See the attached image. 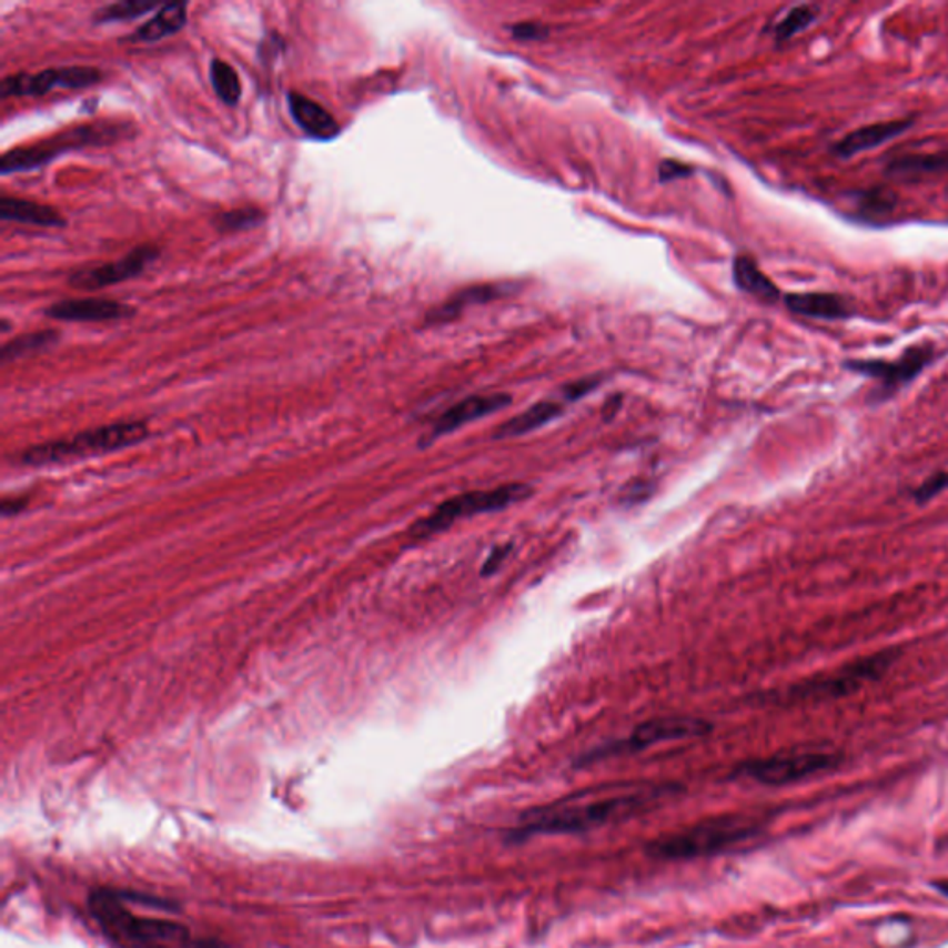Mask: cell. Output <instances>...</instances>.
<instances>
[{
    "instance_id": "d6a6232c",
    "label": "cell",
    "mask_w": 948,
    "mask_h": 948,
    "mask_svg": "<svg viewBox=\"0 0 948 948\" xmlns=\"http://www.w3.org/2000/svg\"><path fill=\"white\" fill-rule=\"evenodd\" d=\"M693 169L687 168L684 163L678 162H664L662 163V168H659V179L664 180H673L680 179V177H687V174H692Z\"/></svg>"
},
{
    "instance_id": "e575fe53",
    "label": "cell",
    "mask_w": 948,
    "mask_h": 948,
    "mask_svg": "<svg viewBox=\"0 0 948 948\" xmlns=\"http://www.w3.org/2000/svg\"><path fill=\"white\" fill-rule=\"evenodd\" d=\"M937 891L948 897V881H936Z\"/></svg>"
},
{
    "instance_id": "9a60e30c",
    "label": "cell",
    "mask_w": 948,
    "mask_h": 948,
    "mask_svg": "<svg viewBox=\"0 0 948 948\" xmlns=\"http://www.w3.org/2000/svg\"><path fill=\"white\" fill-rule=\"evenodd\" d=\"M914 119H898V121H884V123L867 124L856 129L843 140L831 145V154L837 158H853L859 152L870 151L876 147L884 145L887 141L902 135L906 130L914 127Z\"/></svg>"
},
{
    "instance_id": "3957f363",
    "label": "cell",
    "mask_w": 948,
    "mask_h": 948,
    "mask_svg": "<svg viewBox=\"0 0 948 948\" xmlns=\"http://www.w3.org/2000/svg\"><path fill=\"white\" fill-rule=\"evenodd\" d=\"M900 658V648H886L865 658L843 665L830 675L815 676L787 687L776 700L784 704L811 703V700H836L861 692L865 686L878 682L889 673Z\"/></svg>"
},
{
    "instance_id": "83f0119b",
    "label": "cell",
    "mask_w": 948,
    "mask_h": 948,
    "mask_svg": "<svg viewBox=\"0 0 948 948\" xmlns=\"http://www.w3.org/2000/svg\"><path fill=\"white\" fill-rule=\"evenodd\" d=\"M263 219L265 213L260 212L258 208H240V210L219 213L218 218L213 219V224L221 234H229V232H240V230L258 226Z\"/></svg>"
},
{
    "instance_id": "ffe728a7",
    "label": "cell",
    "mask_w": 948,
    "mask_h": 948,
    "mask_svg": "<svg viewBox=\"0 0 948 948\" xmlns=\"http://www.w3.org/2000/svg\"><path fill=\"white\" fill-rule=\"evenodd\" d=\"M188 23V4H168L160 8V12L141 24L135 34L130 36L132 43H157V41L177 34Z\"/></svg>"
},
{
    "instance_id": "6da1fadb",
    "label": "cell",
    "mask_w": 948,
    "mask_h": 948,
    "mask_svg": "<svg viewBox=\"0 0 948 948\" xmlns=\"http://www.w3.org/2000/svg\"><path fill=\"white\" fill-rule=\"evenodd\" d=\"M673 786H617L584 791L576 797L526 811L517 834H575L617 825L658 806L675 795Z\"/></svg>"
},
{
    "instance_id": "f546056e",
    "label": "cell",
    "mask_w": 948,
    "mask_h": 948,
    "mask_svg": "<svg viewBox=\"0 0 948 948\" xmlns=\"http://www.w3.org/2000/svg\"><path fill=\"white\" fill-rule=\"evenodd\" d=\"M512 548H514L512 543H504V545H497V547L493 548L492 554L487 556L486 564L482 565V576L495 575L503 567Z\"/></svg>"
},
{
    "instance_id": "ba28073f",
    "label": "cell",
    "mask_w": 948,
    "mask_h": 948,
    "mask_svg": "<svg viewBox=\"0 0 948 948\" xmlns=\"http://www.w3.org/2000/svg\"><path fill=\"white\" fill-rule=\"evenodd\" d=\"M939 357L934 343L911 345L897 360H847L843 367L850 373L864 374L867 379L878 382V390L873 393L875 401H887L904 385L911 384L925 373L926 367Z\"/></svg>"
},
{
    "instance_id": "4316f807",
    "label": "cell",
    "mask_w": 948,
    "mask_h": 948,
    "mask_svg": "<svg viewBox=\"0 0 948 948\" xmlns=\"http://www.w3.org/2000/svg\"><path fill=\"white\" fill-rule=\"evenodd\" d=\"M154 8H158V4L147 2V0H121V2H113V4L99 8L93 19H95V23L101 24L121 23V21H130V19L145 16V13L152 12Z\"/></svg>"
},
{
    "instance_id": "603a6c76",
    "label": "cell",
    "mask_w": 948,
    "mask_h": 948,
    "mask_svg": "<svg viewBox=\"0 0 948 948\" xmlns=\"http://www.w3.org/2000/svg\"><path fill=\"white\" fill-rule=\"evenodd\" d=\"M58 340H60V334L57 330H40V332H32V334L19 335L16 340L8 341L2 345L0 360L2 363H7L10 360H16V357L29 356L32 352L49 349V346L58 343Z\"/></svg>"
},
{
    "instance_id": "4dcf8cb0",
    "label": "cell",
    "mask_w": 948,
    "mask_h": 948,
    "mask_svg": "<svg viewBox=\"0 0 948 948\" xmlns=\"http://www.w3.org/2000/svg\"><path fill=\"white\" fill-rule=\"evenodd\" d=\"M512 34H514L517 40H542V38L547 36V29L542 27V24L521 23L512 27Z\"/></svg>"
},
{
    "instance_id": "7402d4cb",
    "label": "cell",
    "mask_w": 948,
    "mask_h": 948,
    "mask_svg": "<svg viewBox=\"0 0 948 948\" xmlns=\"http://www.w3.org/2000/svg\"><path fill=\"white\" fill-rule=\"evenodd\" d=\"M734 280L739 290L759 301L776 302L780 299V290L770 282L769 276L762 273L758 263L750 256H737L734 260Z\"/></svg>"
},
{
    "instance_id": "1f68e13d",
    "label": "cell",
    "mask_w": 948,
    "mask_h": 948,
    "mask_svg": "<svg viewBox=\"0 0 948 948\" xmlns=\"http://www.w3.org/2000/svg\"><path fill=\"white\" fill-rule=\"evenodd\" d=\"M598 382H601V380L595 376V379H584L581 380V382L567 385V387H565V396H567L569 401H576V399H581V396L587 395L589 391L595 390Z\"/></svg>"
},
{
    "instance_id": "d6986e66",
    "label": "cell",
    "mask_w": 948,
    "mask_h": 948,
    "mask_svg": "<svg viewBox=\"0 0 948 948\" xmlns=\"http://www.w3.org/2000/svg\"><path fill=\"white\" fill-rule=\"evenodd\" d=\"M948 171V151L930 154H904L886 163L884 173L897 180H919Z\"/></svg>"
},
{
    "instance_id": "30bf717a",
    "label": "cell",
    "mask_w": 948,
    "mask_h": 948,
    "mask_svg": "<svg viewBox=\"0 0 948 948\" xmlns=\"http://www.w3.org/2000/svg\"><path fill=\"white\" fill-rule=\"evenodd\" d=\"M101 79L102 73L99 69L73 65V68L47 69V71L36 74H10L2 80L0 90H2V99H8V97H38L46 95L54 88L84 90V88L101 82Z\"/></svg>"
},
{
    "instance_id": "8fae6325",
    "label": "cell",
    "mask_w": 948,
    "mask_h": 948,
    "mask_svg": "<svg viewBox=\"0 0 948 948\" xmlns=\"http://www.w3.org/2000/svg\"><path fill=\"white\" fill-rule=\"evenodd\" d=\"M160 256V249L154 245L135 246L127 256L115 262L102 263L95 268H84L69 274V285L74 290L97 291L108 285L121 284L124 280L134 279L145 271L149 263Z\"/></svg>"
},
{
    "instance_id": "484cf974",
    "label": "cell",
    "mask_w": 948,
    "mask_h": 948,
    "mask_svg": "<svg viewBox=\"0 0 948 948\" xmlns=\"http://www.w3.org/2000/svg\"><path fill=\"white\" fill-rule=\"evenodd\" d=\"M819 18V7H815V4H800V7H795L789 10V12L784 16V18L776 23L775 27V40L778 43L781 41L791 40L795 36L800 34L804 30L811 27V24L817 21Z\"/></svg>"
},
{
    "instance_id": "277c9868",
    "label": "cell",
    "mask_w": 948,
    "mask_h": 948,
    "mask_svg": "<svg viewBox=\"0 0 948 948\" xmlns=\"http://www.w3.org/2000/svg\"><path fill=\"white\" fill-rule=\"evenodd\" d=\"M758 831V823L743 815H723L698 825L659 837L648 845V854L664 859H687L719 853L723 848L745 841Z\"/></svg>"
},
{
    "instance_id": "52a82bcc",
    "label": "cell",
    "mask_w": 948,
    "mask_h": 948,
    "mask_svg": "<svg viewBox=\"0 0 948 948\" xmlns=\"http://www.w3.org/2000/svg\"><path fill=\"white\" fill-rule=\"evenodd\" d=\"M119 135H121V124H82L62 134L52 135L49 140L40 141L36 145L18 147L4 152L0 158V174L32 171L51 162L63 152L73 151L79 147L107 145L118 140Z\"/></svg>"
},
{
    "instance_id": "5bb4252c",
    "label": "cell",
    "mask_w": 948,
    "mask_h": 948,
    "mask_svg": "<svg viewBox=\"0 0 948 948\" xmlns=\"http://www.w3.org/2000/svg\"><path fill=\"white\" fill-rule=\"evenodd\" d=\"M512 404V396L506 393H492V395H473L463 399L454 406L448 407L437 421L430 434V440H437L441 435L451 434L463 424L473 423L476 418L487 417L492 413L504 410Z\"/></svg>"
},
{
    "instance_id": "5b68a950",
    "label": "cell",
    "mask_w": 948,
    "mask_h": 948,
    "mask_svg": "<svg viewBox=\"0 0 948 948\" xmlns=\"http://www.w3.org/2000/svg\"><path fill=\"white\" fill-rule=\"evenodd\" d=\"M149 430L141 421H129V423L108 424L101 428L88 430L82 434L73 435L69 440L52 441L43 445L32 446L23 454V462L29 465H49V463H62L68 460L93 456L102 452L119 451L124 446L134 445L145 440Z\"/></svg>"
},
{
    "instance_id": "7a4b0ae2",
    "label": "cell",
    "mask_w": 948,
    "mask_h": 948,
    "mask_svg": "<svg viewBox=\"0 0 948 948\" xmlns=\"http://www.w3.org/2000/svg\"><path fill=\"white\" fill-rule=\"evenodd\" d=\"M90 909L108 936L130 948H169L188 937L179 922L132 914L123 895L110 889L93 892Z\"/></svg>"
},
{
    "instance_id": "4fadbf2b",
    "label": "cell",
    "mask_w": 948,
    "mask_h": 948,
    "mask_svg": "<svg viewBox=\"0 0 948 948\" xmlns=\"http://www.w3.org/2000/svg\"><path fill=\"white\" fill-rule=\"evenodd\" d=\"M134 310L121 302L108 299H68L47 307V317L74 323H108L119 319L132 317Z\"/></svg>"
},
{
    "instance_id": "836d02e7",
    "label": "cell",
    "mask_w": 948,
    "mask_h": 948,
    "mask_svg": "<svg viewBox=\"0 0 948 948\" xmlns=\"http://www.w3.org/2000/svg\"><path fill=\"white\" fill-rule=\"evenodd\" d=\"M621 406V396H612L608 402H606V406H604V417L606 421L614 417L615 413L619 412Z\"/></svg>"
},
{
    "instance_id": "8992f818",
    "label": "cell",
    "mask_w": 948,
    "mask_h": 948,
    "mask_svg": "<svg viewBox=\"0 0 948 948\" xmlns=\"http://www.w3.org/2000/svg\"><path fill=\"white\" fill-rule=\"evenodd\" d=\"M532 487L528 484H504L493 490H478V492L463 493L457 497L448 498L440 504L437 508L413 525V537H428L451 528L454 523L462 520H471L474 515L492 514L501 510L510 508L514 504L523 503L531 497Z\"/></svg>"
},
{
    "instance_id": "e0dca14e",
    "label": "cell",
    "mask_w": 948,
    "mask_h": 948,
    "mask_svg": "<svg viewBox=\"0 0 948 948\" xmlns=\"http://www.w3.org/2000/svg\"><path fill=\"white\" fill-rule=\"evenodd\" d=\"M786 306L797 315L823 321H843L856 313L853 304L836 293H791L786 296Z\"/></svg>"
},
{
    "instance_id": "cb8c5ba5",
    "label": "cell",
    "mask_w": 948,
    "mask_h": 948,
    "mask_svg": "<svg viewBox=\"0 0 948 948\" xmlns=\"http://www.w3.org/2000/svg\"><path fill=\"white\" fill-rule=\"evenodd\" d=\"M498 293H501V290H498L497 285L471 288V290L463 291L462 295L454 296L451 301L445 302L443 306H440L437 310H434V312L428 313L426 323H443V321H451V319L460 315V312H462L465 304H471V302L492 301V299H497Z\"/></svg>"
},
{
    "instance_id": "7c38bea8",
    "label": "cell",
    "mask_w": 948,
    "mask_h": 948,
    "mask_svg": "<svg viewBox=\"0 0 948 948\" xmlns=\"http://www.w3.org/2000/svg\"><path fill=\"white\" fill-rule=\"evenodd\" d=\"M709 730H712V725L708 720L697 719V717H664V719L647 720V723L637 726L631 739L621 743L617 747L637 750V748H647L651 745H656V743L706 736Z\"/></svg>"
},
{
    "instance_id": "ac0fdd59",
    "label": "cell",
    "mask_w": 948,
    "mask_h": 948,
    "mask_svg": "<svg viewBox=\"0 0 948 948\" xmlns=\"http://www.w3.org/2000/svg\"><path fill=\"white\" fill-rule=\"evenodd\" d=\"M0 219L13 223L34 224L43 229H60L65 226L62 213L52 206H43L34 201L4 195L0 199Z\"/></svg>"
},
{
    "instance_id": "2e32d148",
    "label": "cell",
    "mask_w": 948,
    "mask_h": 948,
    "mask_svg": "<svg viewBox=\"0 0 948 948\" xmlns=\"http://www.w3.org/2000/svg\"><path fill=\"white\" fill-rule=\"evenodd\" d=\"M288 107H290L295 123L315 140L330 141L340 134V123L319 102L312 101V99H307L296 91H291L288 95Z\"/></svg>"
},
{
    "instance_id": "44dd1931",
    "label": "cell",
    "mask_w": 948,
    "mask_h": 948,
    "mask_svg": "<svg viewBox=\"0 0 948 948\" xmlns=\"http://www.w3.org/2000/svg\"><path fill=\"white\" fill-rule=\"evenodd\" d=\"M562 412H564V407L559 406L558 402H537L526 412L520 413L517 417L510 418L506 423L501 424L495 432V437L506 440V437H520V435L528 434L532 430L542 428L545 424L559 417Z\"/></svg>"
},
{
    "instance_id": "9c48e42d",
    "label": "cell",
    "mask_w": 948,
    "mask_h": 948,
    "mask_svg": "<svg viewBox=\"0 0 948 948\" xmlns=\"http://www.w3.org/2000/svg\"><path fill=\"white\" fill-rule=\"evenodd\" d=\"M841 762V756L823 750H804V753L776 754L770 758L754 759L743 765V775L765 786H787L795 781L806 780L809 776L820 775L834 769Z\"/></svg>"
},
{
    "instance_id": "d4e9b609",
    "label": "cell",
    "mask_w": 948,
    "mask_h": 948,
    "mask_svg": "<svg viewBox=\"0 0 948 948\" xmlns=\"http://www.w3.org/2000/svg\"><path fill=\"white\" fill-rule=\"evenodd\" d=\"M210 80H212L213 90L224 104L235 107L241 101L243 90H241L240 74L235 73V69L230 63L212 60Z\"/></svg>"
},
{
    "instance_id": "f1b7e54d",
    "label": "cell",
    "mask_w": 948,
    "mask_h": 948,
    "mask_svg": "<svg viewBox=\"0 0 948 948\" xmlns=\"http://www.w3.org/2000/svg\"><path fill=\"white\" fill-rule=\"evenodd\" d=\"M948 490V471H936L928 478L920 482V486L911 490V498L917 504L930 503L931 498H936L939 493Z\"/></svg>"
}]
</instances>
